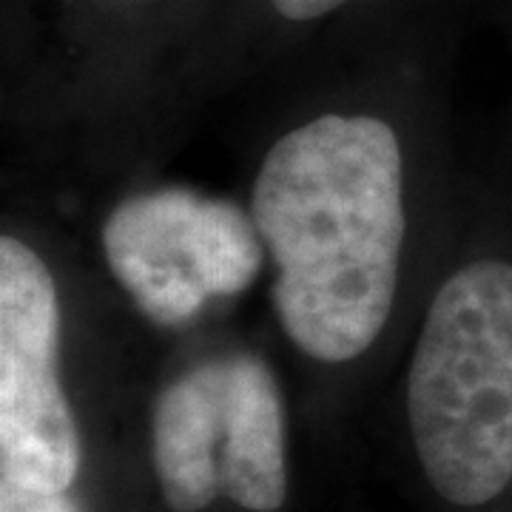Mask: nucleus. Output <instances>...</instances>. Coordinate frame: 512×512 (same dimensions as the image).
<instances>
[{"instance_id":"nucleus-1","label":"nucleus","mask_w":512,"mask_h":512,"mask_svg":"<svg viewBox=\"0 0 512 512\" xmlns=\"http://www.w3.org/2000/svg\"><path fill=\"white\" fill-rule=\"evenodd\" d=\"M248 126L239 200L276 342L311 402H345L396 370L461 220L444 83L379 57L305 77Z\"/></svg>"},{"instance_id":"nucleus-2","label":"nucleus","mask_w":512,"mask_h":512,"mask_svg":"<svg viewBox=\"0 0 512 512\" xmlns=\"http://www.w3.org/2000/svg\"><path fill=\"white\" fill-rule=\"evenodd\" d=\"M393 376L424 487L447 510L498 504L512 490V225L476 177Z\"/></svg>"},{"instance_id":"nucleus-3","label":"nucleus","mask_w":512,"mask_h":512,"mask_svg":"<svg viewBox=\"0 0 512 512\" xmlns=\"http://www.w3.org/2000/svg\"><path fill=\"white\" fill-rule=\"evenodd\" d=\"M146 439L168 512H279L288 501L285 384L274 356L225 322L165 339Z\"/></svg>"},{"instance_id":"nucleus-4","label":"nucleus","mask_w":512,"mask_h":512,"mask_svg":"<svg viewBox=\"0 0 512 512\" xmlns=\"http://www.w3.org/2000/svg\"><path fill=\"white\" fill-rule=\"evenodd\" d=\"M92 211L89 248L100 271L163 339L220 325L265 282V248L239 197L154 177L103 197Z\"/></svg>"},{"instance_id":"nucleus-5","label":"nucleus","mask_w":512,"mask_h":512,"mask_svg":"<svg viewBox=\"0 0 512 512\" xmlns=\"http://www.w3.org/2000/svg\"><path fill=\"white\" fill-rule=\"evenodd\" d=\"M362 0H251L248 18L254 35H271L274 40L308 35L313 29L348 15Z\"/></svg>"},{"instance_id":"nucleus-6","label":"nucleus","mask_w":512,"mask_h":512,"mask_svg":"<svg viewBox=\"0 0 512 512\" xmlns=\"http://www.w3.org/2000/svg\"><path fill=\"white\" fill-rule=\"evenodd\" d=\"M0 512H86L80 501L60 495H32L0 490Z\"/></svg>"},{"instance_id":"nucleus-7","label":"nucleus","mask_w":512,"mask_h":512,"mask_svg":"<svg viewBox=\"0 0 512 512\" xmlns=\"http://www.w3.org/2000/svg\"><path fill=\"white\" fill-rule=\"evenodd\" d=\"M83 6L92 9L94 18H111V20H128L137 18V15H146L148 6L154 0H77Z\"/></svg>"}]
</instances>
